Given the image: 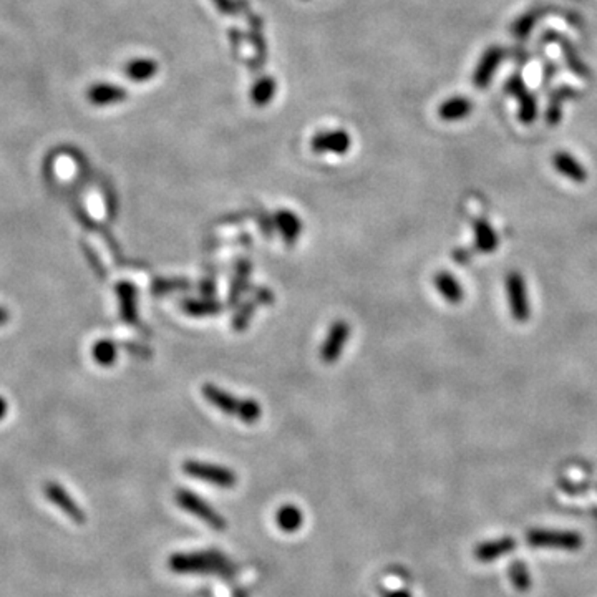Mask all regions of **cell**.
Wrapping results in <instances>:
<instances>
[{
    "label": "cell",
    "mask_w": 597,
    "mask_h": 597,
    "mask_svg": "<svg viewBox=\"0 0 597 597\" xmlns=\"http://www.w3.org/2000/svg\"><path fill=\"white\" fill-rule=\"evenodd\" d=\"M168 567L176 574H219L226 576L232 569L226 556L217 551L176 552L168 559Z\"/></svg>",
    "instance_id": "cell-1"
},
{
    "label": "cell",
    "mask_w": 597,
    "mask_h": 597,
    "mask_svg": "<svg viewBox=\"0 0 597 597\" xmlns=\"http://www.w3.org/2000/svg\"><path fill=\"white\" fill-rule=\"evenodd\" d=\"M203 395L217 410L236 416L244 423H256L262 415V408L254 398H237L213 383H206L203 387Z\"/></svg>",
    "instance_id": "cell-2"
},
{
    "label": "cell",
    "mask_w": 597,
    "mask_h": 597,
    "mask_svg": "<svg viewBox=\"0 0 597 597\" xmlns=\"http://www.w3.org/2000/svg\"><path fill=\"white\" fill-rule=\"evenodd\" d=\"M174 500H176L178 506L184 510L189 515H193L198 520H201L204 525L216 531H224L227 527V521L221 512L214 510V507L209 505L206 500H203L201 496H198L196 493L191 490H184V488H179L174 495Z\"/></svg>",
    "instance_id": "cell-3"
},
{
    "label": "cell",
    "mask_w": 597,
    "mask_h": 597,
    "mask_svg": "<svg viewBox=\"0 0 597 597\" xmlns=\"http://www.w3.org/2000/svg\"><path fill=\"white\" fill-rule=\"evenodd\" d=\"M183 471L193 480L209 483L219 488H234L237 483V475L231 468L214 465V463L188 460L183 463Z\"/></svg>",
    "instance_id": "cell-4"
},
{
    "label": "cell",
    "mask_w": 597,
    "mask_h": 597,
    "mask_svg": "<svg viewBox=\"0 0 597 597\" xmlns=\"http://www.w3.org/2000/svg\"><path fill=\"white\" fill-rule=\"evenodd\" d=\"M506 292L510 301L511 316L516 322L525 323L529 318L531 308L527 301V289L521 272H510L506 277Z\"/></svg>",
    "instance_id": "cell-5"
},
{
    "label": "cell",
    "mask_w": 597,
    "mask_h": 597,
    "mask_svg": "<svg viewBox=\"0 0 597 597\" xmlns=\"http://www.w3.org/2000/svg\"><path fill=\"white\" fill-rule=\"evenodd\" d=\"M350 337V326L345 321L333 322L321 348V358L323 363H335L340 353L345 348V343Z\"/></svg>",
    "instance_id": "cell-6"
},
{
    "label": "cell",
    "mask_w": 597,
    "mask_h": 597,
    "mask_svg": "<svg viewBox=\"0 0 597 597\" xmlns=\"http://www.w3.org/2000/svg\"><path fill=\"white\" fill-rule=\"evenodd\" d=\"M45 496L73 522H77V525H85V522H87L85 511L62 486L57 485V483H47V485H45Z\"/></svg>",
    "instance_id": "cell-7"
},
{
    "label": "cell",
    "mask_w": 597,
    "mask_h": 597,
    "mask_svg": "<svg viewBox=\"0 0 597 597\" xmlns=\"http://www.w3.org/2000/svg\"><path fill=\"white\" fill-rule=\"evenodd\" d=\"M352 139L343 129H328L321 131L312 138L311 148L313 153H333L345 154L350 149Z\"/></svg>",
    "instance_id": "cell-8"
},
{
    "label": "cell",
    "mask_w": 597,
    "mask_h": 597,
    "mask_svg": "<svg viewBox=\"0 0 597 597\" xmlns=\"http://www.w3.org/2000/svg\"><path fill=\"white\" fill-rule=\"evenodd\" d=\"M433 284H435L436 291L440 292L443 298H446L448 302L458 303L463 298V287L461 284L456 281V277L450 272H438L433 277Z\"/></svg>",
    "instance_id": "cell-9"
},
{
    "label": "cell",
    "mask_w": 597,
    "mask_h": 597,
    "mask_svg": "<svg viewBox=\"0 0 597 597\" xmlns=\"http://www.w3.org/2000/svg\"><path fill=\"white\" fill-rule=\"evenodd\" d=\"M276 525L281 527L284 532L291 534L297 532L303 525V515L301 507L296 505H284L276 511Z\"/></svg>",
    "instance_id": "cell-10"
},
{
    "label": "cell",
    "mask_w": 597,
    "mask_h": 597,
    "mask_svg": "<svg viewBox=\"0 0 597 597\" xmlns=\"http://www.w3.org/2000/svg\"><path fill=\"white\" fill-rule=\"evenodd\" d=\"M276 224H277L279 232H281L284 241H286L289 246L297 241L298 234H301V231H302V222H301V219L296 216V214L291 213V211L277 213Z\"/></svg>",
    "instance_id": "cell-11"
},
{
    "label": "cell",
    "mask_w": 597,
    "mask_h": 597,
    "mask_svg": "<svg viewBox=\"0 0 597 597\" xmlns=\"http://www.w3.org/2000/svg\"><path fill=\"white\" fill-rule=\"evenodd\" d=\"M552 163H554V168L557 169V171H559L561 174H564L566 178L572 179V181H577V183L586 181V178H587L586 169L582 168L574 158L569 156V154H566V153L556 154L554 159H552Z\"/></svg>",
    "instance_id": "cell-12"
},
{
    "label": "cell",
    "mask_w": 597,
    "mask_h": 597,
    "mask_svg": "<svg viewBox=\"0 0 597 597\" xmlns=\"http://www.w3.org/2000/svg\"><path fill=\"white\" fill-rule=\"evenodd\" d=\"M475 242L481 252H491L498 247V234L486 219L475 221Z\"/></svg>",
    "instance_id": "cell-13"
},
{
    "label": "cell",
    "mask_w": 597,
    "mask_h": 597,
    "mask_svg": "<svg viewBox=\"0 0 597 597\" xmlns=\"http://www.w3.org/2000/svg\"><path fill=\"white\" fill-rule=\"evenodd\" d=\"M276 90L277 83L272 77L259 78L251 88V102L256 107H266L267 103H271L274 95H276Z\"/></svg>",
    "instance_id": "cell-14"
},
{
    "label": "cell",
    "mask_w": 597,
    "mask_h": 597,
    "mask_svg": "<svg viewBox=\"0 0 597 597\" xmlns=\"http://www.w3.org/2000/svg\"><path fill=\"white\" fill-rule=\"evenodd\" d=\"M158 73V63L151 58H138L127 65V75L133 82H148Z\"/></svg>",
    "instance_id": "cell-15"
},
{
    "label": "cell",
    "mask_w": 597,
    "mask_h": 597,
    "mask_svg": "<svg viewBox=\"0 0 597 597\" xmlns=\"http://www.w3.org/2000/svg\"><path fill=\"white\" fill-rule=\"evenodd\" d=\"M92 102L98 104L104 103H114L122 102V100L127 98V92L123 88L113 87V85H100V87H95L92 90Z\"/></svg>",
    "instance_id": "cell-16"
},
{
    "label": "cell",
    "mask_w": 597,
    "mask_h": 597,
    "mask_svg": "<svg viewBox=\"0 0 597 597\" xmlns=\"http://www.w3.org/2000/svg\"><path fill=\"white\" fill-rule=\"evenodd\" d=\"M468 112H470V103H468L466 100H461V98L448 100V102L443 103V107L440 108L441 118L448 119V122L465 117Z\"/></svg>",
    "instance_id": "cell-17"
},
{
    "label": "cell",
    "mask_w": 597,
    "mask_h": 597,
    "mask_svg": "<svg viewBox=\"0 0 597 597\" xmlns=\"http://www.w3.org/2000/svg\"><path fill=\"white\" fill-rule=\"evenodd\" d=\"M184 311L191 316H208V313H214L219 311L217 303L211 302H198V301H188L184 302Z\"/></svg>",
    "instance_id": "cell-18"
},
{
    "label": "cell",
    "mask_w": 597,
    "mask_h": 597,
    "mask_svg": "<svg viewBox=\"0 0 597 597\" xmlns=\"http://www.w3.org/2000/svg\"><path fill=\"white\" fill-rule=\"evenodd\" d=\"M95 353H97L98 362H102V363H112L114 360V347H113V343H109V342L100 343Z\"/></svg>",
    "instance_id": "cell-19"
},
{
    "label": "cell",
    "mask_w": 597,
    "mask_h": 597,
    "mask_svg": "<svg viewBox=\"0 0 597 597\" xmlns=\"http://www.w3.org/2000/svg\"><path fill=\"white\" fill-rule=\"evenodd\" d=\"M214 2H216L217 9L221 10V12L227 15H232L234 12H237V10H241V4L232 2V0H214Z\"/></svg>",
    "instance_id": "cell-20"
},
{
    "label": "cell",
    "mask_w": 597,
    "mask_h": 597,
    "mask_svg": "<svg viewBox=\"0 0 597 597\" xmlns=\"http://www.w3.org/2000/svg\"><path fill=\"white\" fill-rule=\"evenodd\" d=\"M382 597H413V596L405 589H395V591H383Z\"/></svg>",
    "instance_id": "cell-21"
}]
</instances>
